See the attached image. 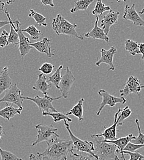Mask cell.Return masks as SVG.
Here are the masks:
<instances>
[{
	"label": "cell",
	"instance_id": "6da1fadb",
	"mask_svg": "<svg viewBox=\"0 0 144 160\" xmlns=\"http://www.w3.org/2000/svg\"><path fill=\"white\" fill-rule=\"evenodd\" d=\"M47 147L42 153L38 152L41 157L50 160H67V155L74 150L72 140L62 139L55 137L47 142Z\"/></svg>",
	"mask_w": 144,
	"mask_h": 160
},
{
	"label": "cell",
	"instance_id": "7a4b0ae2",
	"mask_svg": "<svg viewBox=\"0 0 144 160\" xmlns=\"http://www.w3.org/2000/svg\"><path fill=\"white\" fill-rule=\"evenodd\" d=\"M91 138L95 141V153L98 160H120L117 155L120 154V151L114 144L104 142L101 137H91Z\"/></svg>",
	"mask_w": 144,
	"mask_h": 160
},
{
	"label": "cell",
	"instance_id": "3957f363",
	"mask_svg": "<svg viewBox=\"0 0 144 160\" xmlns=\"http://www.w3.org/2000/svg\"><path fill=\"white\" fill-rule=\"evenodd\" d=\"M77 27V25L70 23L60 14H58L52 22V28L58 35L63 34L83 40V37L76 31Z\"/></svg>",
	"mask_w": 144,
	"mask_h": 160
},
{
	"label": "cell",
	"instance_id": "277c9868",
	"mask_svg": "<svg viewBox=\"0 0 144 160\" xmlns=\"http://www.w3.org/2000/svg\"><path fill=\"white\" fill-rule=\"evenodd\" d=\"M64 124L66 129H67L71 139L72 142L74 149L80 152H83L91 155L96 160H98V157L95 153V145L92 142L87 140H83L76 137L71 131L69 124L67 121H64Z\"/></svg>",
	"mask_w": 144,
	"mask_h": 160
},
{
	"label": "cell",
	"instance_id": "5b68a950",
	"mask_svg": "<svg viewBox=\"0 0 144 160\" xmlns=\"http://www.w3.org/2000/svg\"><path fill=\"white\" fill-rule=\"evenodd\" d=\"M35 128L38 130V134L36 136V140L31 145L34 147L42 142H49L55 137H59L57 134L58 129L52 124L45 125L39 123L35 126Z\"/></svg>",
	"mask_w": 144,
	"mask_h": 160
},
{
	"label": "cell",
	"instance_id": "8992f818",
	"mask_svg": "<svg viewBox=\"0 0 144 160\" xmlns=\"http://www.w3.org/2000/svg\"><path fill=\"white\" fill-rule=\"evenodd\" d=\"M44 96V98H41L39 96H36L35 98L21 96V99L23 100H31L35 103H36V105L38 107L39 110L40 111H42V113H48L49 112V110H52L53 112H58V111L53 106L52 102L63 98L62 96L55 98L50 97L48 95V94H45Z\"/></svg>",
	"mask_w": 144,
	"mask_h": 160
},
{
	"label": "cell",
	"instance_id": "52a82bcc",
	"mask_svg": "<svg viewBox=\"0 0 144 160\" xmlns=\"http://www.w3.org/2000/svg\"><path fill=\"white\" fill-rule=\"evenodd\" d=\"M21 91L17 87L16 83L12 84L10 88L6 91L4 97L0 99V103L9 102L12 104H15L21 109H23V101L21 99Z\"/></svg>",
	"mask_w": 144,
	"mask_h": 160
},
{
	"label": "cell",
	"instance_id": "ba28073f",
	"mask_svg": "<svg viewBox=\"0 0 144 160\" xmlns=\"http://www.w3.org/2000/svg\"><path fill=\"white\" fill-rule=\"evenodd\" d=\"M98 94L103 98V100L100 105L98 111L96 113L97 116H100L103 108L106 106L109 105L110 107H114L117 103L124 104L126 102V100L124 97H116L107 92L105 90L101 89L98 91Z\"/></svg>",
	"mask_w": 144,
	"mask_h": 160
},
{
	"label": "cell",
	"instance_id": "9c48e42d",
	"mask_svg": "<svg viewBox=\"0 0 144 160\" xmlns=\"http://www.w3.org/2000/svg\"><path fill=\"white\" fill-rule=\"evenodd\" d=\"M76 78L69 67L66 68L64 75L62 77L59 87L62 92V96L64 99H67L69 96V92L74 84Z\"/></svg>",
	"mask_w": 144,
	"mask_h": 160
},
{
	"label": "cell",
	"instance_id": "30bf717a",
	"mask_svg": "<svg viewBox=\"0 0 144 160\" xmlns=\"http://www.w3.org/2000/svg\"><path fill=\"white\" fill-rule=\"evenodd\" d=\"M141 85L140 81L137 77L130 76L127 80L123 89L120 90L121 96H128L129 94L134 93L140 96L139 92L141 91Z\"/></svg>",
	"mask_w": 144,
	"mask_h": 160
},
{
	"label": "cell",
	"instance_id": "8fae6325",
	"mask_svg": "<svg viewBox=\"0 0 144 160\" xmlns=\"http://www.w3.org/2000/svg\"><path fill=\"white\" fill-rule=\"evenodd\" d=\"M15 25L16 27V30L17 33L19 35V49L21 52V58H23L30 52V50L32 49V47L30 45V41L29 38L25 36L23 33L21 31V23L19 20H17L14 22Z\"/></svg>",
	"mask_w": 144,
	"mask_h": 160
},
{
	"label": "cell",
	"instance_id": "7c38bea8",
	"mask_svg": "<svg viewBox=\"0 0 144 160\" xmlns=\"http://www.w3.org/2000/svg\"><path fill=\"white\" fill-rule=\"evenodd\" d=\"M117 52V48L115 46H112L109 50H105L104 49H101V56L100 59L96 62V65L100 67L101 63H106L109 66L108 69L109 71H114L115 68L113 63L114 57Z\"/></svg>",
	"mask_w": 144,
	"mask_h": 160
},
{
	"label": "cell",
	"instance_id": "4fadbf2b",
	"mask_svg": "<svg viewBox=\"0 0 144 160\" xmlns=\"http://www.w3.org/2000/svg\"><path fill=\"white\" fill-rule=\"evenodd\" d=\"M124 20L131 21L134 25L144 27V20L140 17L135 8V4L131 6L126 4L124 8L123 16Z\"/></svg>",
	"mask_w": 144,
	"mask_h": 160
},
{
	"label": "cell",
	"instance_id": "5bb4252c",
	"mask_svg": "<svg viewBox=\"0 0 144 160\" xmlns=\"http://www.w3.org/2000/svg\"><path fill=\"white\" fill-rule=\"evenodd\" d=\"M119 15V12H115L112 10H110L109 12L104 16L103 20H101V27H103V30L105 35H108L110 32L111 26L118 22Z\"/></svg>",
	"mask_w": 144,
	"mask_h": 160
},
{
	"label": "cell",
	"instance_id": "9a60e30c",
	"mask_svg": "<svg viewBox=\"0 0 144 160\" xmlns=\"http://www.w3.org/2000/svg\"><path fill=\"white\" fill-rule=\"evenodd\" d=\"M119 111L118 110L117 112L115 115L114 118V124L104 129L103 133L92 135L91 137H103L104 138V140H115L117 139V127L118 126V115Z\"/></svg>",
	"mask_w": 144,
	"mask_h": 160
},
{
	"label": "cell",
	"instance_id": "2e32d148",
	"mask_svg": "<svg viewBox=\"0 0 144 160\" xmlns=\"http://www.w3.org/2000/svg\"><path fill=\"white\" fill-rule=\"evenodd\" d=\"M100 18L98 16H96V21L95 23V26L89 32H87L85 34V38H92L93 39H98V40H104L106 42H109L110 41L109 38L105 33H104L103 28H100L98 23Z\"/></svg>",
	"mask_w": 144,
	"mask_h": 160
},
{
	"label": "cell",
	"instance_id": "e0dca14e",
	"mask_svg": "<svg viewBox=\"0 0 144 160\" xmlns=\"http://www.w3.org/2000/svg\"><path fill=\"white\" fill-rule=\"evenodd\" d=\"M136 138V136H134V135L131 134L128 135L126 137H123V138H120V139H117L116 140H103L105 142L114 144L118 148V150L120 151V153L121 154V157H122V160H126L125 157L124 156V149L126 147V145L129 142H131V141L134 140Z\"/></svg>",
	"mask_w": 144,
	"mask_h": 160
},
{
	"label": "cell",
	"instance_id": "ac0fdd59",
	"mask_svg": "<svg viewBox=\"0 0 144 160\" xmlns=\"http://www.w3.org/2000/svg\"><path fill=\"white\" fill-rule=\"evenodd\" d=\"M50 40L49 38L45 37L40 41H38L33 43L30 42V45L32 48H35L39 52L45 54L47 56V57L51 58L54 54L52 53L50 46Z\"/></svg>",
	"mask_w": 144,
	"mask_h": 160
},
{
	"label": "cell",
	"instance_id": "d6986e66",
	"mask_svg": "<svg viewBox=\"0 0 144 160\" xmlns=\"http://www.w3.org/2000/svg\"><path fill=\"white\" fill-rule=\"evenodd\" d=\"M52 84L48 83L47 78L43 73L38 75V80H36L33 89L42 92L44 95L47 94L48 90L50 89Z\"/></svg>",
	"mask_w": 144,
	"mask_h": 160
},
{
	"label": "cell",
	"instance_id": "ffe728a7",
	"mask_svg": "<svg viewBox=\"0 0 144 160\" xmlns=\"http://www.w3.org/2000/svg\"><path fill=\"white\" fill-rule=\"evenodd\" d=\"M12 80L8 74V67L3 68L0 74V96L12 86Z\"/></svg>",
	"mask_w": 144,
	"mask_h": 160
},
{
	"label": "cell",
	"instance_id": "44dd1931",
	"mask_svg": "<svg viewBox=\"0 0 144 160\" xmlns=\"http://www.w3.org/2000/svg\"><path fill=\"white\" fill-rule=\"evenodd\" d=\"M22 110L23 109L20 108H15L13 106V104L11 105L6 104V106L4 108L0 110V117L9 121L10 119L14 118L17 115H21Z\"/></svg>",
	"mask_w": 144,
	"mask_h": 160
},
{
	"label": "cell",
	"instance_id": "7402d4cb",
	"mask_svg": "<svg viewBox=\"0 0 144 160\" xmlns=\"http://www.w3.org/2000/svg\"><path fill=\"white\" fill-rule=\"evenodd\" d=\"M5 13L7 17V19L9 22V24L11 25V31L8 37V42L9 44H12L14 45H19V35L17 33L15 23L11 19L9 13L7 11H5Z\"/></svg>",
	"mask_w": 144,
	"mask_h": 160
},
{
	"label": "cell",
	"instance_id": "603a6c76",
	"mask_svg": "<svg viewBox=\"0 0 144 160\" xmlns=\"http://www.w3.org/2000/svg\"><path fill=\"white\" fill-rule=\"evenodd\" d=\"M85 99L83 98L79 100L78 103L74 106V107L70 110L68 112L66 113V116L69 115H74L76 117H77L79 121H82L83 120V103L84 102Z\"/></svg>",
	"mask_w": 144,
	"mask_h": 160
},
{
	"label": "cell",
	"instance_id": "cb8c5ba5",
	"mask_svg": "<svg viewBox=\"0 0 144 160\" xmlns=\"http://www.w3.org/2000/svg\"><path fill=\"white\" fill-rule=\"evenodd\" d=\"M96 0H78L75 1L74 7L70 10L71 13L76 12L79 11H86L89 6Z\"/></svg>",
	"mask_w": 144,
	"mask_h": 160
},
{
	"label": "cell",
	"instance_id": "d4e9b609",
	"mask_svg": "<svg viewBox=\"0 0 144 160\" xmlns=\"http://www.w3.org/2000/svg\"><path fill=\"white\" fill-rule=\"evenodd\" d=\"M124 48L133 56L141 54L139 44H137V42L134 41L132 40H126L124 43Z\"/></svg>",
	"mask_w": 144,
	"mask_h": 160
},
{
	"label": "cell",
	"instance_id": "484cf974",
	"mask_svg": "<svg viewBox=\"0 0 144 160\" xmlns=\"http://www.w3.org/2000/svg\"><path fill=\"white\" fill-rule=\"evenodd\" d=\"M63 67V65H60L52 75L47 78L48 82L53 84L59 90H60L59 84H60V82L61 81L62 78V75H61V71H62Z\"/></svg>",
	"mask_w": 144,
	"mask_h": 160
},
{
	"label": "cell",
	"instance_id": "4316f807",
	"mask_svg": "<svg viewBox=\"0 0 144 160\" xmlns=\"http://www.w3.org/2000/svg\"><path fill=\"white\" fill-rule=\"evenodd\" d=\"M97 2L95 9L92 11V14L100 18L103 14L110 10V8L108 6H105L103 2V0H96Z\"/></svg>",
	"mask_w": 144,
	"mask_h": 160
},
{
	"label": "cell",
	"instance_id": "83f0119b",
	"mask_svg": "<svg viewBox=\"0 0 144 160\" xmlns=\"http://www.w3.org/2000/svg\"><path fill=\"white\" fill-rule=\"evenodd\" d=\"M43 116H50L52 117L53 121L55 122H58L61 121H67L69 122H72V120L66 116V114H63L60 112H48V113H42Z\"/></svg>",
	"mask_w": 144,
	"mask_h": 160
},
{
	"label": "cell",
	"instance_id": "f1b7e54d",
	"mask_svg": "<svg viewBox=\"0 0 144 160\" xmlns=\"http://www.w3.org/2000/svg\"><path fill=\"white\" fill-rule=\"evenodd\" d=\"M118 111H119V113L118 115V125L122 126L123 124L124 121L131 116L132 113V111L129 108L128 106H126L123 109L119 108Z\"/></svg>",
	"mask_w": 144,
	"mask_h": 160
},
{
	"label": "cell",
	"instance_id": "f546056e",
	"mask_svg": "<svg viewBox=\"0 0 144 160\" xmlns=\"http://www.w3.org/2000/svg\"><path fill=\"white\" fill-rule=\"evenodd\" d=\"M23 33H26L30 35L33 40H38L42 35L41 32L39 30H38L36 26L30 25L28 27L26 28L21 30Z\"/></svg>",
	"mask_w": 144,
	"mask_h": 160
},
{
	"label": "cell",
	"instance_id": "4dcf8cb0",
	"mask_svg": "<svg viewBox=\"0 0 144 160\" xmlns=\"http://www.w3.org/2000/svg\"><path fill=\"white\" fill-rule=\"evenodd\" d=\"M30 14H28V16L30 18H33L34 20L36 21V23L39 25H41L43 27H47V24L45 22L46 18L41 15V14H39L35 11L33 9H30Z\"/></svg>",
	"mask_w": 144,
	"mask_h": 160
},
{
	"label": "cell",
	"instance_id": "1f68e13d",
	"mask_svg": "<svg viewBox=\"0 0 144 160\" xmlns=\"http://www.w3.org/2000/svg\"><path fill=\"white\" fill-rule=\"evenodd\" d=\"M70 157L72 160H93L95 159L91 155L88 153L80 152L79 154H77L74 153L73 151L71 152Z\"/></svg>",
	"mask_w": 144,
	"mask_h": 160
},
{
	"label": "cell",
	"instance_id": "d6a6232c",
	"mask_svg": "<svg viewBox=\"0 0 144 160\" xmlns=\"http://www.w3.org/2000/svg\"><path fill=\"white\" fill-rule=\"evenodd\" d=\"M0 155L1 160H21V158H19L16 155L11 152L4 150L0 147Z\"/></svg>",
	"mask_w": 144,
	"mask_h": 160
},
{
	"label": "cell",
	"instance_id": "836d02e7",
	"mask_svg": "<svg viewBox=\"0 0 144 160\" xmlns=\"http://www.w3.org/2000/svg\"><path fill=\"white\" fill-rule=\"evenodd\" d=\"M54 68L55 66L52 63L45 62L42 65L41 67L39 68L38 70L44 75H49L53 72Z\"/></svg>",
	"mask_w": 144,
	"mask_h": 160
},
{
	"label": "cell",
	"instance_id": "e575fe53",
	"mask_svg": "<svg viewBox=\"0 0 144 160\" xmlns=\"http://www.w3.org/2000/svg\"><path fill=\"white\" fill-rule=\"evenodd\" d=\"M136 123L137 124V127L138 129V132H139V135L137 137H136V138L134 140H132L133 141V143L135 144H144V134L142 133L141 132V127H140V122L139 120L138 119L136 120Z\"/></svg>",
	"mask_w": 144,
	"mask_h": 160
},
{
	"label": "cell",
	"instance_id": "d590c367",
	"mask_svg": "<svg viewBox=\"0 0 144 160\" xmlns=\"http://www.w3.org/2000/svg\"><path fill=\"white\" fill-rule=\"evenodd\" d=\"M8 37H9L8 33L5 30H3L0 35V47L1 48H2L9 45Z\"/></svg>",
	"mask_w": 144,
	"mask_h": 160
},
{
	"label": "cell",
	"instance_id": "8d00e7d4",
	"mask_svg": "<svg viewBox=\"0 0 144 160\" xmlns=\"http://www.w3.org/2000/svg\"><path fill=\"white\" fill-rule=\"evenodd\" d=\"M144 147V144H135L131 142H129L126 147L124 148V151H128L130 152H135L136 150ZM123 151V152H124Z\"/></svg>",
	"mask_w": 144,
	"mask_h": 160
},
{
	"label": "cell",
	"instance_id": "74e56055",
	"mask_svg": "<svg viewBox=\"0 0 144 160\" xmlns=\"http://www.w3.org/2000/svg\"><path fill=\"white\" fill-rule=\"evenodd\" d=\"M124 154H128L130 157V159L128 160H143L144 156L139 152H130L128 151H124Z\"/></svg>",
	"mask_w": 144,
	"mask_h": 160
},
{
	"label": "cell",
	"instance_id": "f35d334b",
	"mask_svg": "<svg viewBox=\"0 0 144 160\" xmlns=\"http://www.w3.org/2000/svg\"><path fill=\"white\" fill-rule=\"evenodd\" d=\"M29 160H50L46 157H41L39 155H35V154H31L30 155L29 157Z\"/></svg>",
	"mask_w": 144,
	"mask_h": 160
},
{
	"label": "cell",
	"instance_id": "ab89813d",
	"mask_svg": "<svg viewBox=\"0 0 144 160\" xmlns=\"http://www.w3.org/2000/svg\"><path fill=\"white\" fill-rule=\"evenodd\" d=\"M53 0H41L42 5H44V6H50L53 8L55 6V5L53 2Z\"/></svg>",
	"mask_w": 144,
	"mask_h": 160
},
{
	"label": "cell",
	"instance_id": "60d3db41",
	"mask_svg": "<svg viewBox=\"0 0 144 160\" xmlns=\"http://www.w3.org/2000/svg\"><path fill=\"white\" fill-rule=\"evenodd\" d=\"M140 52L142 54V59L144 60V43H140L139 44Z\"/></svg>",
	"mask_w": 144,
	"mask_h": 160
},
{
	"label": "cell",
	"instance_id": "b9f144b4",
	"mask_svg": "<svg viewBox=\"0 0 144 160\" xmlns=\"http://www.w3.org/2000/svg\"><path fill=\"white\" fill-rule=\"evenodd\" d=\"M8 24H9V21H0V28H1L2 27H3L5 25H7Z\"/></svg>",
	"mask_w": 144,
	"mask_h": 160
},
{
	"label": "cell",
	"instance_id": "7bdbcfd3",
	"mask_svg": "<svg viewBox=\"0 0 144 160\" xmlns=\"http://www.w3.org/2000/svg\"><path fill=\"white\" fill-rule=\"evenodd\" d=\"M4 134H6V133H5V132L3 131L2 127L1 126H0V140H1V138H2V136H4Z\"/></svg>",
	"mask_w": 144,
	"mask_h": 160
},
{
	"label": "cell",
	"instance_id": "ee69618b",
	"mask_svg": "<svg viewBox=\"0 0 144 160\" xmlns=\"http://www.w3.org/2000/svg\"><path fill=\"white\" fill-rule=\"evenodd\" d=\"M4 2H0V12H4Z\"/></svg>",
	"mask_w": 144,
	"mask_h": 160
},
{
	"label": "cell",
	"instance_id": "f6af8a7d",
	"mask_svg": "<svg viewBox=\"0 0 144 160\" xmlns=\"http://www.w3.org/2000/svg\"><path fill=\"white\" fill-rule=\"evenodd\" d=\"M15 1H16V0H7V1H6V3H7V4H11L14 3V2H15Z\"/></svg>",
	"mask_w": 144,
	"mask_h": 160
},
{
	"label": "cell",
	"instance_id": "bcb514c9",
	"mask_svg": "<svg viewBox=\"0 0 144 160\" xmlns=\"http://www.w3.org/2000/svg\"><path fill=\"white\" fill-rule=\"evenodd\" d=\"M144 14V8H143V9H142V10L139 12V14H141V15H142V14Z\"/></svg>",
	"mask_w": 144,
	"mask_h": 160
},
{
	"label": "cell",
	"instance_id": "7dc6e473",
	"mask_svg": "<svg viewBox=\"0 0 144 160\" xmlns=\"http://www.w3.org/2000/svg\"><path fill=\"white\" fill-rule=\"evenodd\" d=\"M121 1H124V2H126V0H116V1H117V2H120Z\"/></svg>",
	"mask_w": 144,
	"mask_h": 160
},
{
	"label": "cell",
	"instance_id": "c3c4849f",
	"mask_svg": "<svg viewBox=\"0 0 144 160\" xmlns=\"http://www.w3.org/2000/svg\"><path fill=\"white\" fill-rule=\"evenodd\" d=\"M144 88V85H141V89Z\"/></svg>",
	"mask_w": 144,
	"mask_h": 160
},
{
	"label": "cell",
	"instance_id": "681fc988",
	"mask_svg": "<svg viewBox=\"0 0 144 160\" xmlns=\"http://www.w3.org/2000/svg\"><path fill=\"white\" fill-rule=\"evenodd\" d=\"M21 160H22V159H21Z\"/></svg>",
	"mask_w": 144,
	"mask_h": 160
},
{
	"label": "cell",
	"instance_id": "f907efd6",
	"mask_svg": "<svg viewBox=\"0 0 144 160\" xmlns=\"http://www.w3.org/2000/svg\"><path fill=\"white\" fill-rule=\"evenodd\" d=\"M0 2H1V1H0Z\"/></svg>",
	"mask_w": 144,
	"mask_h": 160
}]
</instances>
